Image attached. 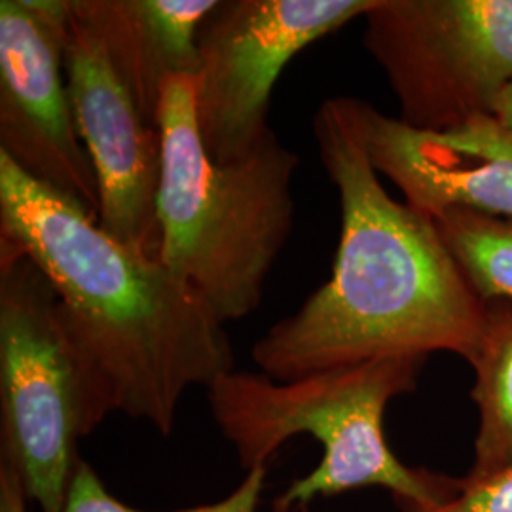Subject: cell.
Returning a JSON list of instances; mask_svg holds the SVG:
<instances>
[{
	"label": "cell",
	"mask_w": 512,
	"mask_h": 512,
	"mask_svg": "<svg viewBox=\"0 0 512 512\" xmlns=\"http://www.w3.org/2000/svg\"><path fill=\"white\" fill-rule=\"evenodd\" d=\"M27 501L16 471L0 461V512H27Z\"/></svg>",
	"instance_id": "2e32d148"
},
{
	"label": "cell",
	"mask_w": 512,
	"mask_h": 512,
	"mask_svg": "<svg viewBox=\"0 0 512 512\" xmlns=\"http://www.w3.org/2000/svg\"><path fill=\"white\" fill-rule=\"evenodd\" d=\"M376 0H219L198 35L196 120L217 164L247 156L272 131L270 99L294 55L365 18Z\"/></svg>",
	"instance_id": "52a82bcc"
},
{
	"label": "cell",
	"mask_w": 512,
	"mask_h": 512,
	"mask_svg": "<svg viewBox=\"0 0 512 512\" xmlns=\"http://www.w3.org/2000/svg\"><path fill=\"white\" fill-rule=\"evenodd\" d=\"M431 512H512V465L484 478H461L458 494Z\"/></svg>",
	"instance_id": "9a60e30c"
},
{
	"label": "cell",
	"mask_w": 512,
	"mask_h": 512,
	"mask_svg": "<svg viewBox=\"0 0 512 512\" xmlns=\"http://www.w3.org/2000/svg\"><path fill=\"white\" fill-rule=\"evenodd\" d=\"M363 42L410 128L494 114L512 84V0H376Z\"/></svg>",
	"instance_id": "8992f818"
},
{
	"label": "cell",
	"mask_w": 512,
	"mask_h": 512,
	"mask_svg": "<svg viewBox=\"0 0 512 512\" xmlns=\"http://www.w3.org/2000/svg\"><path fill=\"white\" fill-rule=\"evenodd\" d=\"M71 0L0 2V152L99 219V183L74 124L63 54Z\"/></svg>",
	"instance_id": "9c48e42d"
},
{
	"label": "cell",
	"mask_w": 512,
	"mask_h": 512,
	"mask_svg": "<svg viewBox=\"0 0 512 512\" xmlns=\"http://www.w3.org/2000/svg\"><path fill=\"white\" fill-rule=\"evenodd\" d=\"M321 164L336 186L340 243L329 281L253 346L277 382L338 366L446 351L473 363L488 319L433 220L393 200L340 97L313 116Z\"/></svg>",
	"instance_id": "6da1fadb"
},
{
	"label": "cell",
	"mask_w": 512,
	"mask_h": 512,
	"mask_svg": "<svg viewBox=\"0 0 512 512\" xmlns=\"http://www.w3.org/2000/svg\"><path fill=\"white\" fill-rule=\"evenodd\" d=\"M219 0H88L112 59L158 124L165 80L198 76V35Z\"/></svg>",
	"instance_id": "8fae6325"
},
{
	"label": "cell",
	"mask_w": 512,
	"mask_h": 512,
	"mask_svg": "<svg viewBox=\"0 0 512 512\" xmlns=\"http://www.w3.org/2000/svg\"><path fill=\"white\" fill-rule=\"evenodd\" d=\"M421 365L420 359H382L291 382L232 370L207 389V399L245 471L268 467L294 437L310 435L321 444L319 465L275 499L274 512L357 488H384L406 511L431 512L458 494L461 480L406 467L384 433L387 406L418 387Z\"/></svg>",
	"instance_id": "3957f363"
},
{
	"label": "cell",
	"mask_w": 512,
	"mask_h": 512,
	"mask_svg": "<svg viewBox=\"0 0 512 512\" xmlns=\"http://www.w3.org/2000/svg\"><path fill=\"white\" fill-rule=\"evenodd\" d=\"M268 467H256L247 471V476L238 488L215 503L198 505L190 509L171 512H260V495L264 492ZM63 512H150L129 507L118 501L105 488L103 480L93 471L92 465L84 459L78 461L74 471L71 488L67 494V503Z\"/></svg>",
	"instance_id": "5bb4252c"
},
{
	"label": "cell",
	"mask_w": 512,
	"mask_h": 512,
	"mask_svg": "<svg viewBox=\"0 0 512 512\" xmlns=\"http://www.w3.org/2000/svg\"><path fill=\"white\" fill-rule=\"evenodd\" d=\"M340 101L370 164L412 209L431 220L450 209L512 219V129L495 114L421 131L361 99Z\"/></svg>",
	"instance_id": "30bf717a"
},
{
	"label": "cell",
	"mask_w": 512,
	"mask_h": 512,
	"mask_svg": "<svg viewBox=\"0 0 512 512\" xmlns=\"http://www.w3.org/2000/svg\"><path fill=\"white\" fill-rule=\"evenodd\" d=\"M494 114L507 128L512 129V84L495 103Z\"/></svg>",
	"instance_id": "e0dca14e"
},
{
	"label": "cell",
	"mask_w": 512,
	"mask_h": 512,
	"mask_svg": "<svg viewBox=\"0 0 512 512\" xmlns=\"http://www.w3.org/2000/svg\"><path fill=\"white\" fill-rule=\"evenodd\" d=\"M116 412L50 279L0 241V446L40 512H63L78 440Z\"/></svg>",
	"instance_id": "5b68a950"
},
{
	"label": "cell",
	"mask_w": 512,
	"mask_h": 512,
	"mask_svg": "<svg viewBox=\"0 0 512 512\" xmlns=\"http://www.w3.org/2000/svg\"><path fill=\"white\" fill-rule=\"evenodd\" d=\"M63 67L74 124L99 183V226L129 247L160 258L162 131L112 59L88 0H71Z\"/></svg>",
	"instance_id": "ba28073f"
},
{
	"label": "cell",
	"mask_w": 512,
	"mask_h": 512,
	"mask_svg": "<svg viewBox=\"0 0 512 512\" xmlns=\"http://www.w3.org/2000/svg\"><path fill=\"white\" fill-rule=\"evenodd\" d=\"M471 366L473 401L478 410L475 459L469 475L476 480L512 465V304L490 302L486 329Z\"/></svg>",
	"instance_id": "7c38bea8"
},
{
	"label": "cell",
	"mask_w": 512,
	"mask_h": 512,
	"mask_svg": "<svg viewBox=\"0 0 512 512\" xmlns=\"http://www.w3.org/2000/svg\"><path fill=\"white\" fill-rule=\"evenodd\" d=\"M433 224L476 296L484 304H512L511 217L450 209Z\"/></svg>",
	"instance_id": "4fadbf2b"
},
{
	"label": "cell",
	"mask_w": 512,
	"mask_h": 512,
	"mask_svg": "<svg viewBox=\"0 0 512 512\" xmlns=\"http://www.w3.org/2000/svg\"><path fill=\"white\" fill-rule=\"evenodd\" d=\"M158 126L160 260L202 294L224 325L243 319L260 306L291 236V183L300 160L270 131L236 162H213L196 120L194 76L165 80Z\"/></svg>",
	"instance_id": "277c9868"
},
{
	"label": "cell",
	"mask_w": 512,
	"mask_h": 512,
	"mask_svg": "<svg viewBox=\"0 0 512 512\" xmlns=\"http://www.w3.org/2000/svg\"><path fill=\"white\" fill-rule=\"evenodd\" d=\"M0 241L50 279L116 412L167 437L190 387L209 389L236 370L224 323L202 294L2 152Z\"/></svg>",
	"instance_id": "7a4b0ae2"
}]
</instances>
